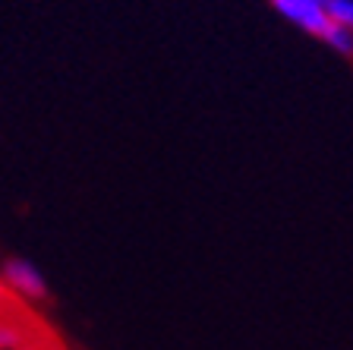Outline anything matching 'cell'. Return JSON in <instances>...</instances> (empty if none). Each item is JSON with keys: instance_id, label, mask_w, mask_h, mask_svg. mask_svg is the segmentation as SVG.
I'll use <instances>...</instances> for the list:
<instances>
[{"instance_id": "cell-1", "label": "cell", "mask_w": 353, "mask_h": 350, "mask_svg": "<svg viewBox=\"0 0 353 350\" xmlns=\"http://www.w3.org/2000/svg\"><path fill=\"white\" fill-rule=\"evenodd\" d=\"M0 281L7 284L10 297L22 300V303H44L48 300V281H44L41 269L29 259H7L0 265Z\"/></svg>"}, {"instance_id": "cell-2", "label": "cell", "mask_w": 353, "mask_h": 350, "mask_svg": "<svg viewBox=\"0 0 353 350\" xmlns=\"http://www.w3.org/2000/svg\"><path fill=\"white\" fill-rule=\"evenodd\" d=\"M272 7L284 16L290 26H296L306 35H316L319 41L325 38V32L331 29V0H272Z\"/></svg>"}, {"instance_id": "cell-3", "label": "cell", "mask_w": 353, "mask_h": 350, "mask_svg": "<svg viewBox=\"0 0 353 350\" xmlns=\"http://www.w3.org/2000/svg\"><path fill=\"white\" fill-rule=\"evenodd\" d=\"M29 325H22V319H16V313L3 309L0 313V350H22L32 344Z\"/></svg>"}, {"instance_id": "cell-4", "label": "cell", "mask_w": 353, "mask_h": 350, "mask_svg": "<svg viewBox=\"0 0 353 350\" xmlns=\"http://www.w3.org/2000/svg\"><path fill=\"white\" fill-rule=\"evenodd\" d=\"M325 44H328L331 51H338L341 57H353V32L347 29V26H341L338 19L331 22V29L325 32V38H322Z\"/></svg>"}, {"instance_id": "cell-5", "label": "cell", "mask_w": 353, "mask_h": 350, "mask_svg": "<svg viewBox=\"0 0 353 350\" xmlns=\"http://www.w3.org/2000/svg\"><path fill=\"white\" fill-rule=\"evenodd\" d=\"M331 16L353 32V0H331Z\"/></svg>"}, {"instance_id": "cell-6", "label": "cell", "mask_w": 353, "mask_h": 350, "mask_svg": "<svg viewBox=\"0 0 353 350\" xmlns=\"http://www.w3.org/2000/svg\"><path fill=\"white\" fill-rule=\"evenodd\" d=\"M3 309H10V291H7V284L0 281V313H3Z\"/></svg>"}, {"instance_id": "cell-7", "label": "cell", "mask_w": 353, "mask_h": 350, "mask_svg": "<svg viewBox=\"0 0 353 350\" xmlns=\"http://www.w3.org/2000/svg\"><path fill=\"white\" fill-rule=\"evenodd\" d=\"M22 350H48V347H41V344H35V341H32L29 347H22Z\"/></svg>"}]
</instances>
